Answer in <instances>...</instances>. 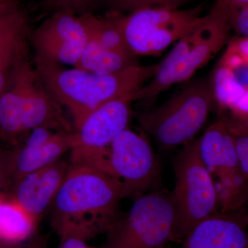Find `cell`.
<instances>
[{"instance_id": "obj_1", "label": "cell", "mask_w": 248, "mask_h": 248, "mask_svg": "<svg viewBox=\"0 0 248 248\" xmlns=\"http://www.w3.org/2000/svg\"><path fill=\"white\" fill-rule=\"evenodd\" d=\"M124 198L118 179L94 168L70 164L52 204V225L58 234L74 232L88 239L108 232L119 218Z\"/></svg>"}, {"instance_id": "obj_2", "label": "cell", "mask_w": 248, "mask_h": 248, "mask_svg": "<svg viewBox=\"0 0 248 248\" xmlns=\"http://www.w3.org/2000/svg\"><path fill=\"white\" fill-rule=\"evenodd\" d=\"M35 68L49 93L66 108L75 130L93 111L115 98L134 93L151 80L158 64L137 65L100 76L35 57Z\"/></svg>"}, {"instance_id": "obj_3", "label": "cell", "mask_w": 248, "mask_h": 248, "mask_svg": "<svg viewBox=\"0 0 248 248\" xmlns=\"http://www.w3.org/2000/svg\"><path fill=\"white\" fill-rule=\"evenodd\" d=\"M232 18L216 5L182 39L163 61L155 76L133 93L134 99L154 102L173 85L184 82L207 64L226 45L232 29Z\"/></svg>"}, {"instance_id": "obj_4", "label": "cell", "mask_w": 248, "mask_h": 248, "mask_svg": "<svg viewBox=\"0 0 248 248\" xmlns=\"http://www.w3.org/2000/svg\"><path fill=\"white\" fill-rule=\"evenodd\" d=\"M215 105L208 80L197 79L164 104L137 115L160 148L170 151L192 140Z\"/></svg>"}, {"instance_id": "obj_5", "label": "cell", "mask_w": 248, "mask_h": 248, "mask_svg": "<svg viewBox=\"0 0 248 248\" xmlns=\"http://www.w3.org/2000/svg\"><path fill=\"white\" fill-rule=\"evenodd\" d=\"M173 165L174 241L182 242L197 224L217 213L219 205L213 176L199 154L197 140L184 145Z\"/></svg>"}, {"instance_id": "obj_6", "label": "cell", "mask_w": 248, "mask_h": 248, "mask_svg": "<svg viewBox=\"0 0 248 248\" xmlns=\"http://www.w3.org/2000/svg\"><path fill=\"white\" fill-rule=\"evenodd\" d=\"M174 225L172 192L140 196L108 232V248H165L174 241Z\"/></svg>"}, {"instance_id": "obj_7", "label": "cell", "mask_w": 248, "mask_h": 248, "mask_svg": "<svg viewBox=\"0 0 248 248\" xmlns=\"http://www.w3.org/2000/svg\"><path fill=\"white\" fill-rule=\"evenodd\" d=\"M200 8L179 10L166 7L145 8L128 16L108 15L124 36L135 55L159 53L177 42L201 19Z\"/></svg>"}, {"instance_id": "obj_8", "label": "cell", "mask_w": 248, "mask_h": 248, "mask_svg": "<svg viewBox=\"0 0 248 248\" xmlns=\"http://www.w3.org/2000/svg\"><path fill=\"white\" fill-rule=\"evenodd\" d=\"M105 172L120 181L124 197L137 198L154 185L159 173V160L148 140L127 128L108 148Z\"/></svg>"}, {"instance_id": "obj_9", "label": "cell", "mask_w": 248, "mask_h": 248, "mask_svg": "<svg viewBox=\"0 0 248 248\" xmlns=\"http://www.w3.org/2000/svg\"><path fill=\"white\" fill-rule=\"evenodd\" d=\"M35 57L75 66L89 42L79 16L59 10L46 19L32 35Z\"/></svg>"}, {"instance_id": "obj_10", "label": "cell", "mask_w": 248, "mask_h": 248, "mask_svg": "<svg viewBox=\"0 0 248 248\" xmlns=\"http://www.w3.org/2000/svg\"><path fill=\"white\" fill-rule=\"evenodd\" d=\"M133 93L115 98L89 114L75 130L77 143L71 155L106 149L121 132L128 128L132 115Z\"/></svg>"}, {"instance_id": "obj_11", "label": "cell", "mask_w": 248, "mask_h": 248, "mask_svg": "<svg viewBox=\"0 0 248 248\" xmlns=\"http://www.w3.org/2000/svg\"><path fill=\"white\" fill-rule=\"evenodd\" d=\"M17 84L22 95L24 131L47 128L58 132H74L63 107L49 93L35 67L24 65Z\"/></svg>"}, {"instance_id": "obj_12", "label": "cell", "mask_w": 248, "mask_h": 248, "mask_svg": "<svg viewBox=\"0 0 248 248\" xmlns=\"http://www.w3.org/2000/svg\"><path fill=\"white\" fill-rule=\"evenodd\" d=\"M68 168V163L60 159L24 176L18 180L15 202L39 223L51 207Z\"/></svg>"}, {"instance_id": "obj_13", "label": "cell", "mask_w": 248, "mask_h": 248, "mask_svg": "<svg viewBox=\"0 0 248 248\" xmlns=\"http://www.w3.org/2000/svg\"><path fill=\"white\" fill-rule=\"evenodd\" d=\"M248 216L242 211L216 213L197 224L182 248H248Z\"/></svg>"}, {"instance_id": "obj_14", "label": "cell", "mask_w": 248, "mask_h": 248, "mask_svg": "<svg viewBox=\"0 0 248 248\" xmlns=\"http://www.w3.org/2000/svg\"><path fill=\"white\" fill-rule=\"evenodd\" d=\"M199 154L212 175L222 170L239 167L234 138L224 119L214 122L197 140Z\"/></svg>"}, {"instance_id": "obj_15", "label": "cell", "mask_w": 248, "mask_h": 248, "mask_svg": "<svg viewBox=\"0 0 248 248\" xmlns=\"http://www.w3.org/2000/svg\"><path fill=\"white\" fill-rule=\"evenodd\" d=\"M77 143L76 132H58L46 143L35 147L24 146L12 159V168L18 180L24 176L59 161Z\"/></svg>"}, {"instance_id": "obj_16", "label": "cell", "mask_w": 248, "mask_h": 248, "mask_svg": "<svg viewBox=\"0 0 248 248\" xmlns=\"http://www.w3.org/2000/svg\"><path fill=\"white\" fill-rule=\"evenodd\" d=\"M212 176L216 178L214 182L221 213L243 211L248 204V178L239 166L222 170Z\"/></svg>"}, {"instance_id": "obj_17", "label": "cell", "mask_w": 248, "mask_h": 248, "mask_svg": "<svg viewBox=\"0 0 248 248\" xmlns=\"http://www.w3.org/2000/svg\"><path fill=\"white\" fill-rule=\"evenodd\" d=\"M137 65L139 63L136 57L126 56L108 50L96 42L89 40L74 68L106 76Z\"/></svg>"}, {"instance_id": "obj_18", "label": "cell", "mask_w": 248, "mask_h": 248, "mask_svg": "<svg viewBox=\"0 0 248 248\" xmlns=\"http://www.w3.org/2000/svg\"><path fill=\"white\" fill-rule=\"evenodd\" d=\"M89 40L110 51L126 56L136 57L128 46L118 26L109 16L102 18L86 13L79 16Z\"/></svg>"}, {"instance_id": "obj_19", "label": "cell", "mask_w": 248, "mask_h": 248, "mask_svg": "<svg viewBox=\"0 0 248 248\" xmlns=\"http://www.w3.org/2000/svg\"><path fill=\"white\" fill-rule=\"evenodd\" d=\"M38 224L16 202H0V244H20L32 236Z\"/></svg>"}, {"instance_id": "obj_20", "label": "cell", "mask_w": 248, "mask_h": 248, "mask_svg": "<svg viewBox=\"0 0 248 248\" xmlns=\"http://www.w3.org/2000/svg\"><path fill=\"white\" fill-rule=\"evenodd\" d=\"M210 88L215 104L223 108H232L246 92L231 70L218 61L210 76Z\"/></svg>"}, {"instance_id": "obj_21", "label": "cell", "mask_w": 248, "mask_h": 248, "mask_svg": "<svg viewBox=\"0 0 248 248\" xmlns=\"http://www.w3.org/2000/svg\"><path fill=\"white\" fill-rule=\"evenodd\" d=\"M0 128L11 135L24 132L22 95L17 84L16 89L0 96Z\"/></svg>"}, {"instance_id": "obj_22", "label": "cell", "mask_w": 248, "mask_h": 248, "mask_svg": "<svg viewBox=\"0 0 248 248\" xmlns=\"http://www.w3.org/2000/svg\"><path fill=\"white\" fill-rule=\"evenodd\" d=\"M224 120L234 138L240 169L248 178V125L234 117Z\"/></svg>"}, {"instance_id": "obj_23", "label": "cell", "mask_w": 248, "mask_h": 248, "mask_svg": "<svg viewBox=\"0 0 248 248\" xmlns=\"http://www.w3.org/2000/svg\"><path fill=\"white\" fill-rule=\"evenodd\" d=\"M188 0H107L110 12L122 14L151 7L179 9Z\"/></svg>"}, {"instance_id": "obj_24", "label": "cell", "mask_w": 248, "mask_h": 248, "mask_svg": "<svg viewBox=\"0 0 248 248\" xmlns=\"http://www.w3.org/2000/svg\"><path fill=\"white\" fill-rule=\"evenodd\" d=\"M19 33L17 32L9 36L0 44V96L3 94L5 87V71L6 66L9 64L16 53Z\"/></svg>"}, {"instance_id": "obj_25", "label": "cell", "mask_w": 248, "mask_h": 248, "mask_svg": "<svg viewBox=\"0 0 248 248\" xmlns=\"http://www.w3.org/2000/svg\"><path fill=\"white\" fill-rule=\"evenodd\" d=\"M49 6L59 10L71 11L76 16L91 12V9L95 6L99 0H47Z\"/></svg>"}, {"instance_id": "obj_26", "label": "cell", "mask_w": 248, "mask_h": 248, "mask_svg": "<svg viewBox=\"0 0 248 248\" xmlns=\"http://www.w3.org/2000/svg\"><path fill=\"white\" fill-rule=\"evenodd\" d=\"M58 235L60 236L58 248H93L87 244L89 239L79 233L63 232Z\"/></svg>"}, {"instance_id": "obj_27", "label": "cell", "mask_w": 248, "mask_h": 248, "mask_svg": "<svg viewBox=\"0 0 248 248\" xmlns=\"http://www.w3.org/2000/svg\"><path fill=\"white\" fill-rule=\"evenodd\" d=\"M232 28L241 37L248 38V6L240 10L231 21Z\"/></svg>"}, {"instance_id": "obj_28", "label": "cell", "mask_w": 248, "mask_h": 248, "mask_svg": "<svg viewBox=\"0 0 248 248\" xmlns=\"http://www.w3.org/2000/svg\"><path fill=\"white\" fill-rule=\"evenodd\" d=\"M215 1L216 2L215 5L226 11L227 14L231 16L232 19L238 11L248 6V0H215Z\"/></svg>"}, {"instance_id": "obj_29", "label": "cell", "mask_w": 248, "mask_h": 248, "mask_svg": "<svg viewBox=\"0 0 248 248\" xmlns=\"http://www.w3.org/2000/svg\"><path fill=\"white\" fill-rule=\"evenodd\" d=\"M235 50L241 55L245 61L248 63V38L241 37L240 38L234 39L229 43Z\"/></svg>"}, {"instance_id": "obj_30", "label": "cell", "mask_w": 248, "mask_h": 248, "mask_svg": "<svg viewBox=\"0 0 248 248\" xmlns=\"http://www.w3.org/2000/svg\"><path fill=\"white\" fill-rule=\"evenodd\" d=\"M231 110L234 113V117H240L248 112V91H246L237 102L232 108Z\"/></svg>"}, {"instance_id": "obj_31", "label": "cell", "mask_w": 248, "mask_h": 248, "mask_svg": "<svg viewBox=\"0 0 248 248\" xmlns=\"http://www.w3.org/2000/svg\"><path fill=\"white\" fill-rule=\"evenodd\" d=\"M48 239L46 235H37L31 238L24 248H47Z\"/></svg>"}, {"instance_id": "obj_32", "label": "cell", "mask_w": 248, "mask_h": 248, "mask_svg": "<svg viewBox=\"0 0 248 248\" xmlns=\"http://www.w3.org/2000/svg\"><path fill=\"white\" fill-rule=\"evenodd\" d=\"M234 118L241 120V122H244V123H246L248 125V112H247V113L244 114V115L240 116V117H234Z\"/></svg>"}, {"instance_id": "obj_33", "label": "cell", "mask_w": 248, "mask_h": 248, "mask_svg": "<svg viewBox=\"0 0 248 248\" xmlns=\"http://www.w3.org/2000/svg\"><path fill=\"white\" fill-rule=\"evenodd\" d=\"M1 166H2V164H1V163H0V185H1V180H2L3 177V169Z\"/></svg>"}, {"instance_id": "obj_34", "label": "cell", "mask_w": 248, "mask_h": 248, "mask_svg": "<svg viewBox=\"0 0 248 248\" xmlns=\"http://www.w3.org/2000/svg\"><path fill=\"white\" fill-rule=\"evenodd\" d=\"M5 1H7V0H0V3L4 2Z\"/></svg>"}, {"instance_id": "obj_35", "label": "cell", "mask_w": 248, "mask_h": 248, "mask_svg": "<svg viewBox=\"0 0 248 248\" xmlns=\"http://www.w3.org/2000/svg\"></svg>"}]
</instances>
